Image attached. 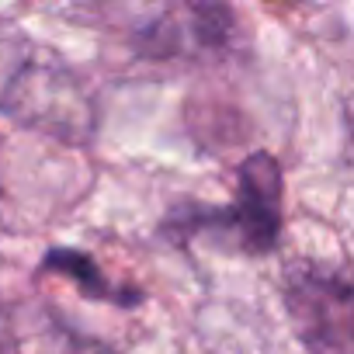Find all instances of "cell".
Segmentation results:
<instances>
[{"label":"cell","mask_w":354,"mask_h":354,"mask_svg":"<svg viewBox=\"0 0 354 354\" xmlns=\"http://www.w3.org/2000/svg\"><path fill=\"white\" fill-rule=\"evenodd\" d=\"M347 281L340 274H330L326 268H306L295 271L288 288V306L299 323V333L316 351L319 344L340 347L347 344Z\"/></svg>","instance_id":"obj_2"},{"label":"cell","mask_w":354,"mask_h":354,"mask_svg":"<svg viewBox=\"0 0 354 354\" xmlns=\"http://www.w3.org/2000/svg\"><path fill=\"white\" fill-rule=\"evenodd\" d=\"M42 271H56V274H66L84 295L91 299H108V302H118V306H136L142 295L136 288H115L108 281V274L97 268V261L84 250H73V247H56L42 257Z\"/></svg>","instance_id":"obj_3"},{"label":"cell","mask_w":354,"mask_h":354,"mask_svg":"<svg viewBox=\"0 0 354 354\" xmlns=\"http://www.w3.org/2000/svg\"><path fill=\"white\" fill-rule=\"evenodd\" d=\"M281 202L285 181L281 167L271 153H250L236 167V192L230 205H202L185 202L177 205L163 230L174 236H219L243 254H271L281 240Z\"/></svg>","instance_id":"obj_1"}]
</instances>
